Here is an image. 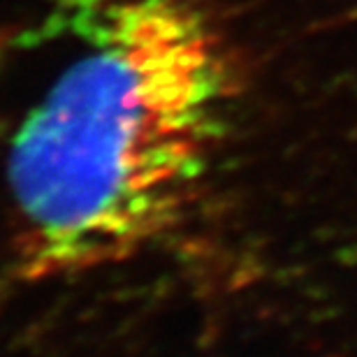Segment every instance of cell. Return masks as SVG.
Segmentation results:
<instances>
[{"label": "cell", "instance_id": "1", "mask_svg": "<svg viewBox=\"0 0 357 357\" xmlns=\"http://www.w3.org/2000/svg\"><path fill=\"white\" fill-rule=\"evenodd\" d=\"M230 93L225 49L192 0H105L10 142L21 271L82 274L172 232Z\"/></svg>", "mask_w": 357, "mask_h": 357}]
</instances>
